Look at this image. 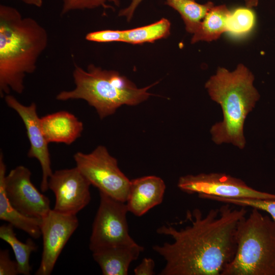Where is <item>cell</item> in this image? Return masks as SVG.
Here are the masks:
<instances>
[{"label":"cell","instance_id":"6da1fadb","mask_svg":"<svg viewBox=\"0 0 275 275\" xmlns=\"http://www.w3.org/2000/svg\"><path fill=\"white\" fill-rule=\"evenodd\" d=\"M224 204L205 215L198 208L187 211L191 224L184 228L169 224L157 229L158 234L173 239L153 247L166 261L159 274H222L234 257L237 227L247 212L245 207L233 208Z\"/></svg>","mask_w":275,"mask_h":275},{"label":"cell","instance_id":"7a4b0ae2","mask_svg":"<svg viewBox=\"0 0 275 275\" xmlns=\"http://www.w3.org/2000/svg\"><path fill=\"white\" fill-rule=\"evenodd\" d=\"M48 42L47 31L37 20L23 17L16 8L0 5V95L24 89L26 74L34 72Z\"/></svg>","mask_w":275,"mask_h":275},{"label":"cell","instance_id":"3957f363","mask_svg":"<svg viewBox=\"0 0 275 275\" xmlns=\"http://www.w3.org/2000/svg\"><path fill=\"white\" fill-rule=\"evenodd\" d=\"M254 81L252 72L239 64L233 71L218 68L206 82L209 95L221 105L223 115L222 121L210 129L212 140L215 144H231L240 149L244 148V122L260 97Z\"/></svg>","mask_w":275,"mask_h":275},{"label":"cell","instance_id":"277c9868","mask_svg":"<svg viewBox=\"0 0 275 275\" xmlns=\"http://www.w3.org/2000/svg\"><path fill=\"white\" fill-rule=\"evenodd\" d=\"M73 78L74 88L60 92L56 99L84 100L95 109L101 119L114 114L123 105H136L147 100L152 95L148 90L157 83L138 88L118 72L93 64L86 70L74 64Z\"/></svg>","mask_w":275,"mask_h":275},{"label":"cell","instance_id":"5b68a950","mask_svg":"<svg viewBox=\"0 0 275 275\" xmlns=\"http://www.w3.org/2000/svg\"><path fill=\"white\" fill-rule=\"evenodd\" d=\"M252 208L239 222L236 250L221 275H275V222Z\"/></svg>","mask_w":275,"mask_h":275},{"label":"cell","instance_id":"8992f818","mask_svg":"<svg viewBox=\"0 0 275 275\" xmlns=\"http://www.w3.org/2000/svg\"><path fill=\"white\" fill-rule=\"evenodd\" d=\"M76 167L99 192L125 202L130 180L121 171L118 161L106 147L100 145L89 153L77 152L73 156Z\"/></svg>","mask_w":275,"mask_h":275},{"label":"cell","instance_id":"52a82bcc","mask_svg":"<svg viewBox=\"0 0 275 275\" xmlns=\"http://www.w3.org/2000/svg\"><path fill=\"white\" fill-rule=\"evenodd\" d=\"M99 207L94 219L89 248L97 250L136 242L129 233L125 202L99 192Z\"/></svg>","mask_w":275,"mask_h":275},{"label":"cell","instance_id":"ba28073f","mask_svg":"<svg viewBox=\"0 0 275 275\" xmlns=\"http://www.w3.org/2000/svg\"><path fill=\"white\" fill-rule=\"evenodd\" d=\"M177 186L185 193L198 194L199 198L214 196L226 198L275 200V194L255 189L241 179L225 173L184 175L179 178Z\"/></svg>","mask_w":275,"mask_h":275},{"label":"cell","instance_id":"9c48e42d","mask_svg":"<svg viewBox=\"0 0 275 275\" xmlns=\"http://www.w3.org/2000/svg\"><path fill=\"white\" fill-rule=\"evenodd\" d=\"M0 174L4 189L12 206L23 215L42 218L51 209L49 198L41 194L31 181L30 170L19 166L6 175L3 153L0 154Z\"/></svg>","mask_w":275,"mask_h":275},{"label":"cell","instance_id":"30bf717a","mask_svg":"<svg viewBox=\"0 0 275 275\" xmlns=\"http://www.w3.org/2000/svg\"><path fill=\"white\" fill-rule=\"evenodd\" d=\"M79 225L76 215L58 212L53 209L41 219L43 251L36 275H49L69 238Z\"/></svg>","mask_w":275,"mask_h":275},{"label":"cell","instance_id":"8fae6325","mask_svg":"<svg viewBox=\"0 0 275 275\" xmlns=\"http://www.w3.org/2000/svg\"><path fill=\"white\" fill-rule=\"evenodd\" d=\"M90 185L76 167L53 172L48 179V189L55 196L53 209L64 214L76 215L91 201Z\"/></svg>","mask_w":275,"mask_h":275},{"label":"cell","instance_id":"7c38bea8","mask_svg":"<svg viewBox=\"0 0 275 275\" xmlns=\"http://www.w3.org/2000/svg\"><path fill=\"white\" fill-rule=\"evenodd\" d=\"M4 98L7 105L17 113L24 123L30 144L28 156L37 159L40 163L42 172L40 188L42 192H45L48 189V179L53 172L48 147L49 143L41 129L36 104L32 102L29 105H24L10 94L6 95Z\"/></svg>","mask_w":275,"mask_h":275},{"label":"cell","instance_id":"4fadbf2b","mask_svg":"<svg viewBox=\"0 0 275 275\" xmlns=\"http://www.w3.org/2000/svg\"><path fill=\"white\" fill-rule=\"evenodd\" d=\"M166 184L156 176H147L130 180L125 202L128 212L141 216L163 201Z\"/></svg>","mask_w":275,"mask_h":275},{"label":"cell","instance_id":"5bb4252c","mask_svg":"<svg viewBox=\"0 0 275 275\" xmlns=\"http://www.w3.org/2000/svg\"><path fill=\"white\" fill-rule=\"evenodd\" d=\"M40 125L47 142L70 145L81 134L84 125L73 114L60 111L40 118Z\"/></svg>","mask_w":275,"mask_h":275},{"label":"cell","instance_id":"9a60e30c","mask_svg":"<svg viewBox=\"0 0 275 275\" xmlns=\"http://www.w3.org/2000/svg\"><path fill=\"white\" fill-rule=\"evenodd\" d=\"M143 250L144 248L136 243L97 250L92 252V255L103 275H127L131 263Z\"/></svg>","mask_w":275,"mask_h":275},{"label":"cell","instance_id":"2e32d148","mask_svg":"<svg viewBox=\"0 0 275 275\" xmlns=\"http://www.w3.org/2000/svg\"><path fill=\"white\" fill-rule=\"evenodd\" d=\"M231 12L225 5L213 6L193 34L191 43L216 40L223 33L227 32L228 22Z\"/></svg>","mask_w":275,"mask_h":275},{"label":"cell","instance_id":"e0dca14e","mask_svg":"<svg viewBox=\"0 0 275 275\" xmlns=\"http://www.w3.org/2000/svg\"><path fill=\"white\" fill-rule=\"evenodd\" d=\"M0 219L23 231L31 237L38 239L41 236L42 218L25 216L10 204L4 189L3 176L0 174Z\"/></svg>","mask_w":275,"mask_h":275},{"label":"cell","instance_id":"ac0fdd59","mask_svg":"<svg viewBox=\"0 0 275 275\" xmlns=\"http://www.w3.org/2000/svg\"><path fill=\"white\" fill-rule=\"evenodd\" d=\"M10 224H4L0 227V238L8 243L14 252L17 263L19 274L30 275L32 267L30 264L31 254L37 250V246L32 238H28L23 243L17 239Z\"/></svg>","mask_w":275,"mask_h":275},{"label":"cell","instance_id":"d6986e66","mask_svg":"<svg viewBox=\"0 0 275 275\" xmlns=\"http://www.w3.org/2000/svg\"><path fill=\"white\" fill-rule=\"evenodd\" d=\"M165 4L177 11L181 15L186 31L194 34L209 10L214 6L211 2L204 4L196 0H165Z\"/></svg>","mask_w":275,"mask_h":275},{"label":"cell","instance_id":"ffe728a7","mask_svg":"<svg viewBox=\"0 0 275 275\" xmlns=\"http://www.w3.org/2000/svg\"><path fill=\"white\" fill-rule=\"evenodd\" d=\"M171 23L164 18L143 26L124 30V42L132 44L153 43L170 34Z\"/></svg>","mask_w":275,"mask_h":275},{"label":"cell","instance_id":"44dd1931","mask_svg":"<svg viewBox=\"0 0 275 275\" xmlns=\"http://www.w3.org/2000/svg\"><path fill=\"white\" fill-rule=\"evenodd\" d=\"M256 15L251 8L240 7L231 12L228 31L235 36H241L248 33L254 28Z\"/></svg>","mask_w":275,"mask_h":275},{"label":"cell","instance_id":"7402d4cb","mask_svg":"<svg viewBox=\"0 0 275 275\" xmlns=\"http://www.w3.org/2000/svg\"><path fill=\"white\" fill-rule=\"evenodd\" d=\"M201 199L229 203L238 206L257 208L267 212L275 222V200H265L248 198H226L214 196H204Z\"/></svg>","mask_w":275,"mask_h":275},{"label":"cell","instance_id":"603a6c76","mask_svg":"<svg viewBox=\"0 0 275 275\" xmlns=\"http://www.w3.org/2000/svg\"><path fill=\"white\" fill-rule=\"evenodd\" d=\"M108 3H112L115 6L120 5L119 0H62L61 15L64 16L74 11L97 8L114 9L113 6Z\"/></svg>","mask_w":275,"mask_h":275},{"label":"cell","instance_id":"cb8c5ba5","mask_svg":"<svg viewBox=\"0 0 275 275\" xmlns=\"http://www.w3.org/2000/svg\"><path fill=\"white\" fill-rule=\"evenodd\" d=\"M86 39L99 43L124 42V30H104L88 33Z\"/></svg>","mask_w":275,"mask_h":275},{"label":"cell","instance_id":"d4e9b609","mask_svg":"<svg viewBox=\"0 0 275 275\" xmlns=\"http://www.w3.org/2000/svg\"><path fill=\"white\" fill-rule=\"evenodd\" d=\"M19 274L17 263L11 260L7 249L0 251V275H16Z\"/></svg>","mask_w":275,"mask_h":275},{"label":"cell","instance_id":"484cf974","mask_svg":"<svg viewBox=\"0 0 275 275\" xmlns=\"http://www.w3.org/2000/svg\"><path fill=\"white\" fill-rule=\"evenodd\" d=\"M155 262L151 258H144L134 269L135 275H153L154 274Z\"/></svg>","mask_w":275,"mask_h":275},{"label":"cell","instance_id":"4316f807","mask_svg":"<svg viewBox=\"0 0 275 275\" xmlns=\"http://www.w3.org/2000/svg\"><path fill=\"white\" fill-rule=\"evenodd\" d=\"M129 5L126 8L121 10L119 12V16H125L128 21H129L133 17V14L143 0H130Z\"/></svg>","mask_w":275,"mask_h":275},{"label":"cell","instance_id":"83f0119b","mask_svg":"<svg viewBox=\"0 0 275 275\" xmlns=\"http://www.w3.org/2000/svg\"><path fill=\"white\" fill-rule=\"evenodd\" d=\"M22 2L30 6L38 8L41 7L43 5V0H21Z\"/></svg>","mask_w":275,"mask_h":275},{"label":"cell","instance_id":"f1b7e54d","mask_svg":"<svg viewBox=\"0 0 275 275\" xmlns=\"http://www.w3.org/2000/svg\"><path fill=\"white\" fill-rule=\"evenodd\" d=\"M246 7L252 8L257 6L259 0H244Z\"/></svg>","mask_w":275,"mask_h":275}]
</instances>
